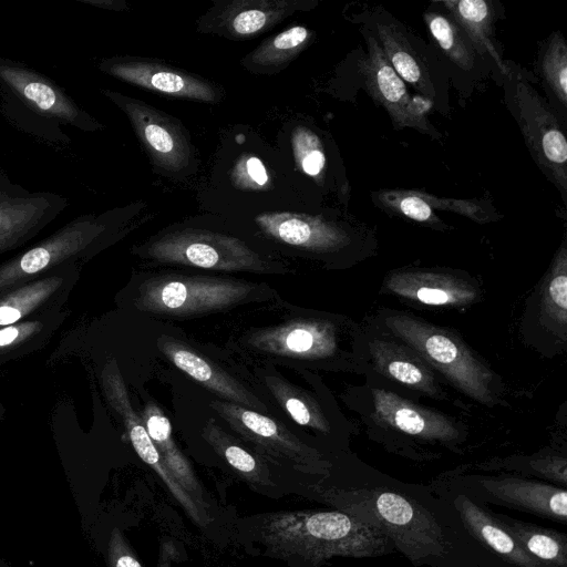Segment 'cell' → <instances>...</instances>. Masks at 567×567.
I'll use <instances>...</instances> for the list:
<instances>
[{
    "instance_id": "cell-8",
    "label": "cell",
    "mask_w": 567,
    "mask_h": 567,
    "mask_svg": "<svg viewBox=\"0 0 567 567\" xmlns=\"http://www.w3.org/2000/svg\"><path fill=\"white\" fill-rule=\"evenodd\" d=\"M362 329V374H371L395 392L420 401L455 404L447 384L408 344L381 328L370 316Z\"/></svg>"
},
{
    "instance_id": "cell-11",
    "label": "cell",
    "mask_w": 567,
    "mask_h": 567,
    "mask_svg": "<svg viewBox=\"0 0 567 567\" xmlns=\"http://www.w3.org/2000/svg\"><path fill=\"white\" fill-rule=\"evenodd\" d=\"M380 293L416 308L462 311L482 300L483 285L463 269L404 266L385 274Z\"/></svg>"
},
{
    "instance_id": "cell-22",
    "label": "cell",
    "mask_w": 567,
    "mask_h": 567,
    "mask_svg": "<svg viewBox=\"0 0 567 567\" xmlns=\"http://www.w3.org/2000/svg\"><path fill=\"white\" fill-rule=\"evenodd\" d=\"M363 23L377 40L391 66L399 76L414 87L421 96L433 100L435 87L430 70L410 43L403 25L383 8H374L359 14Z\"/></svg>"
},
{
    "instance_id": "cell-17",
    "label": "cell",
    "mask_w": 567,
    "mask_h": 567,
    "mask_svg": "<svg viewBox=\"0 0 567 567\" xmlns=\"http://www.w3.org/2000/svg\"><path fill=\"white\" fill-rule=\"evenodd\" d=\"M68 206L64 196L31 192L0 168V255L30 241Z\"/></svg>"
},
{
    "instance_id": "cell-2",
    "label": "cell",
    "mask_w": 567,
    "mask_h": 567,
    "mask_svg": "<svg viewBox=\"0 0 567 567\" xmlns=\"http://www.w3.org/2000/svg\"><path fill=\"white\" fill-rule=\"evenodd\" d=\"M346 391V404L367 436L389 452L414 461L462 453L468 426L456 416L400 394L371 374Z\"/></svg>"
},
{
    "instance_id": "cell-21",
    "label": "cell",
    "mask_w": 567,
    "mask_h": 567,
    "mask_svg": "<svg viewBox=\"0 0 567 567\" xmlns=\"http://www.w3.org/2000/svg\"><path fill=\"white\" fill-rule=\"evenodd\" d=\"M435 488L454 507L466 532L508 567H545L520 547L486 504L462 492Z\"/></svg>"
},
{
    "instance_id": "cell-13",
    "label": "cell",
    "mask_w": 567,
    "mask_h": 567,
    "mask_svg": "<svg viewBox=\"0 0 567 567\" xmlns=\"http://www.w3.org/2000/svg\"><path fill=\"white\" fill-rule=\"evenodd\" d=\"M0 89L8 102H18L40 124L68 125L91 133L104 127L55 81L23 62L0 56Z\"/></svg>"
},
{
    "instance_id": "cell-25",
    "label": "cell",
    "mask_w": 567,
    "mask_h": 567,
    "mask_svg": "<svg viewBox=\"0 0 567 567\" xmlns=\"http://www.w3.org/2000/svg\"><path fill=\"white\" fill-rule=\"evenodd\" d=\"M315 33L303 25L267 38L248 53L241 65L255 74H275L285 70L312 41Z\"/></svg>"
},
{
    "instance_id": "cell-24",
    "label": "cell",
    "mask_w": 567,
    "mask_h": 567,
    "mask_svg": "<svg viewBox=\"0 0 567 567\" xmlns=\"http://www.w3.org/2000/svg\"><path fill=\"white\" fill-rule=\"evenodd\" d=\"M115 394L117 396L116 403L118 408H121L131 442L136 453L165 482L174 497L182 504L192 518L195 522L203 524L205 522L206 512L182 487L172 472L167 468L143 423L135 416L130 404H124L123 389L122 391L117 390Z\"/></svg>"
},
{
    "instance_id": "cell-23",
    "label": "cell",
    "mask_w": 567,
    "mask_h": 567,
    "mask_svg": "<svg viewBox=\"0 0 567 567\" xmlns=\"http://www.w3.org/2000/svg\"><path fill=\"white\" fill-rule=\"evenodd\" d=\"M435 3L462 28L477 54L492 60L504 76L508 72V65L494 38V3L486 0H444Z\"/></svg>"
},
{
    "instance_id": "cell-9",
    "label": "cell",
    "mask_w": 567,
    "mask_h": 567,
    "mask_svg": "<svg viewBox=\"0 0 567 567\" xmlns=\"http://www.w3.org/2000/svg\"><path fill=\"white\" fill-rule=\"evenodd\" d=\"M146 255L157 261L229 271L270 272L271 266L241 240L210 230H172L151 241Z\"/></svg>"
},
{
    "instance_id": "cell-1",
    "label": "cell",
    "mask_w": 567,
    "mask_h": 567,
    "mask_svg": "<svg viewBox=\"0 0 567 567\" xmlns=\"http://www.w3.org/2000/svg\"><path fill=\"white\" fill-rule=\"evenodd\" d=\"M319 495L381 530L416 567H508L466 532L435 487L399 481L355 460L344 485Z\"/></svg>"
},
{
    "instance_id": "cell-36",
    "label": "cell",
    "mask_w": 567,
    "mask_h": 567,
    "mask_svg": "<svg viewBox=\"0 0 567 567\" xmlns=\"http://www.w3.org/2000/svg\"><path fill=\"white\" fill-rule=\"evenodd\" d=\"M233 181L245 189H261L269 184V176L258 157L245 156L234 167Z\"/></svg>"
},
{
    "instance_id": "cell-30",
    "label": "cell",
    "mask_w": 567,
    "mask_h": 567,
    "mask_svg": "<svg viewBox=\"0 0 567 567\" xmlns=\"http://www.w3.org/2000/svg\"><path fill=\"white\" fill-rule=\"evenodd\" d=\"M371 198L377 207L389 215L402 217L437 231L452 229L434 212L426 192L401 188L381 189L373 192Z\"/></svg>"
},
{
    "instance_id": "cell-35",
    "label": "cell",
    "mask_w": 567,
    "mask_h": 567,
    "mask_svg": "<svg viewBox=\"0 0 567 567\" xmlns=\"http://www.w3.org/2000/svg\"><path fill=\"white\" fill-rule=\"evenodd\" d=\"M223 455L230 466L243 474L254 485H270L268 476L246 450L235 444L223 447Z\"/></svg>"
},
{
    "instance_id": "cell-3",
    "label": "cell",
    "mask_w": 567,
    "mask_h": 567,
    "mask_svg": "<svg viewBox=\"0 0 567 567\" xmlns=\"http://www.w3.org/2000/svg\"><path fill=\"white\" fill-rule=\"evenodd\" d=\"M369 316L412 348L460 394L491 409L507 403L502 377L455 329L436 324L406 310L388 307L378 308Z\"/></svg>"
},
{
    "instance_id": "cell-28",
    "label": "cell",
    "mask_w": 567,
    "mask_h": 567,
    "mask_svg": "<svg viewBox=\"0 0 567 567\" xmlns=\"http://www.w3.org/2000/svg\"><path fill=\"white\" fill-rule=\"evenodd\" d=\"M66 317V312L23 320L0 328V364L44 347Z\"/></svg>"
},
{
    "instance_id": "cell-7",
    "label": "cell",
    "mask_w": 567,
    "mask_h": 567,
    "mask_svg": "<svg viewBox=\"0 0 567 567\" xmlns=\"http://www.w3.org/2000/svg\"><path fill=\"white\" fill-rule=\"evenodd\" d=\"M504 102L516 121L532 158L567 203V140L557 112L539 95L530 76L507 61Z\"/></svg>"
},
{
    "instance_id": "cell-38",
    "label": "cell",
    "mask_w": 567,
    "mask_h": 567,
    "mask_svg": "<svg viewBox=\"0 0 567 567\" xmlns=\"http://www.w3.org/2000/svg\"><path fill=\"white\" fill-rule=\"evenodd\" d=\"M2 414H3V409H2V405L0 404V419L2 417Z\"/></svg>"
},
{
    "instance_id": "cell-5",
    "label": "cell",
    "mask_w": 567,
    "mask_h": 567,
    "mask_svg": "<svg viewBox=\"0 0 567 567\" xmlns=\"http://www.w3.org/2000/svg\"><path fill=\"white\" fill-rule=\"evenodd\" d=\"M272 239L301 249L332 269H349L377 255L372 228L354 220L300 213H264L255 219Z\"/></svg>"
},
{
    "instance_id": "cell-14",
    "label": "cell",
    "mask_w": 567,
    "mask_h": 567,
    "mask_svg": "<svg viewBox=\"0 0 567 567\" xmlns=\"http://www.w3.org/2000/svg\"><path fill=\"white\" fill-rule=\"evenodd\" d=\"M255 287L221 278H157L142 286L137 305L159 315H200L244 301Z\"/></svg>"
},
{
    "instance_id": "cell-6",
    "label": "cell",
    "mask_w": 567,
    "mask_h": 567,
    "mask_svg": "<svg viewBox=\"0 0 567 567\" xmlns=\"http://www.w3.org/2000/svg\"><path fill=\"white\" fill-rule=\"evenodd\" d=\"M275 523V536L284 544L289 542V548L308 559L377 558L395 551L381 530L338 509L292 514Z\"/></svg>"
},
{
    "instance_id": "cell-19",
    "label": "cell",
    "mask_w": 567,
    "mask_h": 567,
    "mask_svg": "<svg viewBox=\"0 0 567 567\" xmlns=\"http://www.w3.org/2000/svg\"><path fill=\"white\" fill-rule=\"evenodd\" d=\"M313 0H219L199 19L197 29L230 40L256 38L299 10H311Z\"/></svg>"
},
{
    "instance_id": "cell-26",
    "label": "cell",
    "mask_w": 567,
    "mask_h": 567,
    "mask_svg": "<svg viewBox=\"0 0 567 567\" xmlns=\"http://www.w3.org/2000/svg\"><path fill=\"white\" fill-rule=\"evenodd\" d=\"M494 514L530 557L545 567H567L565 533L519 520L506 514Z\"/></svg>"
},
{
    "instance_id": "cell-34",
    "label": "cell",
    "mask_w": 567,
    "mask_h": 567,
    "mask_svg": "<svg viewBox=\"0 0 567 567\" xmlns=\"http://www.w3.org/2000/svg\"><path fill=\"white\" fill-rule=\"evenodd\" d=\"M291 145L297 167L321 184L327 157L319 136L309 127L299 125L292 132Z\"/></svg>"
},
{
    "instance_id": "cell-20",
    "label": "cell",
    "mask_w": 567,
    "mask_h": 567,
    "mask_svg": "<svg viewBox=\"0 0 567 567\" xmlns=\"http://www.w3.org/2000/svg\"><path fill=\"white\" fill-rule=\"evenodd\" d=\"M79 275L69 264L0 295V328L63 311Z\"/></svg>"
},
{
    "instance_id": "cell-32",
    "label": "cell",
    "mask_w": 567,
    "mask_h": 567,
    "mask_svg": "<svg viewBox=\"0 0 567 567\" xmlns=\"http://www.w3.org/2000/svg\"><path fill=\"white\" fill-rule=\"evenodd\" d=\"M166 352L177 368L203 385L233 401L261 408L257 400L250 399L245 390L239 388L233 380L215 370L206 360L193 351L168 346Z\"/></svg>"
},
{
    "instance_id": "cell-16",
    "label": "cell",
    "mask_w": 567,
    "mask_h": 567,
    "mask_svg": "<svg viewBox=\"0 0 567 567\" xmlns=\"http://www.w3.org/2000/svg\"><path fill=\"white\" fill-rule=\"evenodd\" d=\"M367 53L359 60L358 70L370 96L383 106L396 130L411 127L433 138L441 135L426 117L431 101L411 96L406 83L389 63L374 37L364 29Z\"/></svg>"
},
{
    "instance_id": "cell-29",
    "label": "cell",
    "mask_w": 567,
    "mask_h": 567,
    "mask_svg": "<svg viewBox=\"0 0 567 567\" xmlns=\"http://www.w3.org/2000/svg\"><path fill=\"white\" fill-rule=\"evenodd\" d=\"M538 72L550 105L566 123L567 42L560 31L553 32L539 47Z\"/></svg>"
},
{
    "instance_id": "cell-37",
    "label": "cell",
    "mask_w": 567,
    "mask_h": 567,
    "mask_svg": "<svg viewBox=\"0 0 567 567\" xmlns=\"http://www.w3.org/2000/svg\"><path fill=\"white\" fill-rule=\"evenodd\" d=\"M78 1L81 3H84V4H90L93 7L107 9V10H116V11L127 10L126 3L122 0H78Z\"/></svg>"
},
{
    "instance_id": "cell-27",
    "label": "cell",
    "mask_w": 567,
    "mask_h": 567,
    "mask_svg": "<svg viewBox=\"0 0 567 567\" xmlns=\"http://www.w3.org/2000/svg\"><path fill=\"white\" fill-rule=\"evenodd\" d=\"M144 416L145 429L163 462L182 487L204 509L206 503L203 498L200 484L194 475L189 463L174 443L168 419L153 405L147 406Z\"/></svg>"
},
{
    "instance_id": "cell-18",
    "label": "cell",
    "mask_w": 567,
    "mask_h": 567,
    "mask_svg": "<svg viewBox=\"0 0 567 567\" xmlns=\"http://www.w3.org/2000/svg\"><path fill=\"white\" fill-rule=\"evenodd\" d=\"M99 70L123 82L175 97L217 103L220 90L210 81L157 60L137 56H112L99 62Z\"/></svg>"
},
{
    "instance_id": "cell-12",
    "label": "cell",
    "mask_w": 567,
    "mask_h": 567,
    "mask_svg": "<svg viewBox=\"0 0 567 567\" xmlns=\"http://www.w3.org/2000/svg\"><path fill=\"white\" fill-rule=\"evenodd\" d=\"M442 487L465 493L483 504H495L533 514L546 519L567 523L565 487L516 474H456Z\"/></svg>"
},
{
    "instance_id": "cell-31",
    "label": "cell",
    "mask_w": 567,
    "mask_h": 567,
    "mask_svg": "<svg viewBox=\"0 0 567 567\" xmlns=\"http://www.w3.org/2000/svg\"><path fill=\"white\" fill-rule=\"evenodd\" d=\"M423 17L431 37L443 54L462 71H473L478 54L454 19L446 11L433 9H429Z\"/></svg>"
},
{
    "instance_id": "cell-10",
    "label": "cell",
    "mask_w": 567,
    "mask_h": 567,
    "mask_svg": "<svg viewBox=\"0 0 567 567\" xmlns=\"http://www.w3.org/2000/svg\"><path fill=\"white\" fill-rule=\"evenodd\" d=\"M519 332L523 342L553 359L567 349V239L525 302Z\"/></svg>"
},
{
    "instance_id": "cell-33",
    "label": "cell",
    "mask_w": 567,
    "mask_h": 567,
    "mask_svg": "<svg viewBox=\"0 0 567 567\" xmlns=\"http://www.w3.org/2000/svg\"><path fill=\"white\" fill-rule=\"evenodd\" d=\"M484 471L507 470L534 475L553 483L566 485L567 460L565 454H559L553 450L542 451L532 456H509L506 458L492 460L481 464Z\"/></svg>"
},
{
    "instance_id": "cell-4",
    "label": "cell",
    "mask_w": 567,
    "mask_h": 567,
    "mask_svg": "<svg viewBox=\"0 0 567 567\" xmlns=\"http://www.w3.org/2000/svg\"><path fill=\"white\" fill-rule=\"evenodd\" d=\"M133 206L80 215L0 265V295L59 267L86 261L105 248L130 218Z\"/></svg>"
},
{
    "instance_id": "cell-15",
    "label": "cell",
    "mask_w": 567,
    "mask_h": 567,
    "mask_svg": "<svg viewBox=\"0 0 567 567\" xmlns=\"http://www.w3.org/2000/svg\"><path fill=\"white\" fill-rule=\"evenodd\" d=\"M100 92L128 117L153 165L167 173H189L195 155L190 136L175 117L110 89Z\"/></svg>"
}]
</instances>
